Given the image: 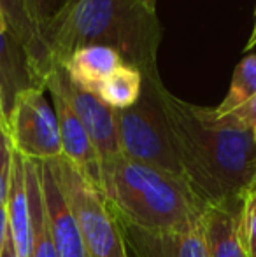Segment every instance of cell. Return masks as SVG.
Wrapping results in <instances>:
<instances>
[{"instance_id":"1","label":"cell","mask_w":256,"mask_h":257,"mask_svg":"<svg viewBox=\"0 0 256 257\" xmlns=\"http://www.w3.org/2000/svg\"><path fill=\"white\" fill-rule=\"evenodd\" d=\"M163 112L185 180L204 205L239 203L256 180V135L232 114L172 95L160 77L142 81Z\"/></svg>"},{"instance_id":"2","label":"cell","mask_w":256,"mask_h":257,"mask_svg":"<svg viewBox=\"0 0 256 257\" xmlns=\"http://www.w3.org/2000/svg\"><path fill=\"white\" fill-rule=\"evenodd\" d=\"M44 37L55 68H62L77 49L107 46L139 70L142 81L160 77V23L140 0H62L46 18Z\"/></svg>"},{"instance_id":"3","label":"cell","mask_w":256,"mask_h":257,"mask_svg":"<svg viewBox=\"0 0 256 257\" xmlns=\"http://www.w3.org/2000/svg\"><path fill=\"white\" fill-rule=\"evenodd\" d=\"M102 189L118 219L147 231H186L205 205L183 179L116 156L100 163Z\"/></svg>"},{"instance_id":"4","label":"cell","mask_w":256,"mask_h":257,"mask_svg":"<svg viewBox=\"0 0 256 257\" xmlns=\"http://www.w3.org/2000/svg\"><path fill=\"white\" fill-rule=\"evenodd\" d=\"M49 165L79 224L88 257H128L120 222L102 191L63 156Z\"/></svg>"},{"instance_id":"5","label":"cell","mask_w":256,"mask_h":257,"mask_svg":"<svg viewBox=\"0 0 256 257\" xmlns=\"http://www.w3.org/2000/svg\"><path fill=\"white\" fill-rule=\"evenodd\" d=\"M114 121L123 158L185 180L163 112L149 88L135 105L114 110Z\"/></svg>"},{"instance_id":"6","label":"cell","mask_w":256,"mask_h":257,"mask_svg":"<svg viewBox=\"0 0 256 257\" xmlns=\"http://www.w3.org/2000/svg\"><path fill=\"white\" fill-rule=\"evenodd\" d=\"M13 149L34 161L62 158V139L53 103L42 88H27L13 100L4 122Z\"/></svg>"},{"instance_id":"7","label":"cell","mask_w":256,"mask_h":257,"mask_svg":"<svg viewBox=\"0 0 256 257\" xmlns=\"http://www.w3.org/2000/svg\"><path fill=\"white\" fill-rule=\"evenodd\" d=\"M0 9L7 32L27 56L35 84L44 89L46 77L55 67L44 37L46 16L37 0H0Z\"/></svg>"},{"instance_id":"8","label":"cell","mask_w":256,"mask_h":257,"mask_svg":"<svg viewBox=\"0 0 256 257\" xmlns=\"http://www.w3.org/2000/svg\"><path fill=\"white\" fill-rule=\"evenodd\" d=\"M53 79L58 89L63 93L65 100L75 112L81 124L84 126L93 147L100 158V163L113 159L120 154L118 146L116 121H114V108L106 105L99 96L90 95L82 89L75 88L68 77L65 75L63 68H55L48 74Z\"/></svg>"},{"instance_id":"9","label":"cell","mask_w":256,"mask_h":257,"mask_svg":"<svg viewBox=\"0 0 256 257\" xmlns=\"http://www.w3.org/2000/svg\"><path fill=\"white\" fill-rule=\"evenodd\" d=\"M118 222L128 257H207L202 220L186 231H147L121 219Z\"/></svg>"},{"instance_id":"10","label":"cell","mask_w":256,"mask_h":257,"mask_svg":"<svg viewBox=\"0 0 256 257\" xmlns=\"http://www.w3.org/2000/svg\"><path fill=\"white\" fill-rule=\"evenodd\" d=\"M44 89H48L53 100L56 121L60 128V139H62V153L67 161H70L79 172L84 175L86 180L100 189L102 177H100V158L86 133L84 126L77 119L75 112L65 100L63 93L58 86L53 82L51 77H46ZM102 191V189H100Z\"/></svg>"},{"instance_id":"11","label":"cell","mask_w":256,"mask_h":257,"mask_svg":"<svg viewBox=\"0 0 256 257\" xmlns=\"http://www.w3.org/2000/svg\"><path fill=\"white\" fill-rule=\"evenodd\" d=\"M41 189L49 233L58 257H88L79 224L65 200L49 161H41Z\"/></svg>"},{"instance_id":"12","label":"cell","mask_w":256,"mask_h":257,"mask_svg":"<svg viewBox=\"0 0 256 257\" xmlns=\"http://www.w3.org/2000/svg\"><path fill=\"white\" fill-rule=\"evenodd\" d=\"M240 208L242 201L205 205L202 229L207 257H249L240 229Z\"/></svg>"},{"instance_id":"13","label":"cell","mask_w":256,"mask_h":257,"mask_svg":"<svg viewBox=\"0 0 256 257\" xmlns=\"http://www.w3.org/2000/svg\"><path fill=\"white\" fill-rule=\"evenodd\" d=\"M123 63L120 53L107 46L77 49L63 63V72L75 88L99 96L106 79Z\"/></svg>"},{"instance_id":"14","label":"cell","mask_w":256,"mask_h":257,"mask_svg":"<svg viewBox=\"0 0 256 257\" xmlns=\"http://www.w3.org/2000/svg\"><path fill=\"white\" fill-rule=\"evenodd\" d=\"M7 224L9 234L14 241L20 257H28L30 250V205H28L27 172H25V158L13 153L11 166V186L7 196Z\"/></svg>"},{"instance_id":"15","label":"cell","mask_w":256,"mask_h":257,"mask_svg":"<svg viewBox=\"0 0 256 257\" xmlns=\"http://www.w3.org/2000/svg\"><path fill=\"white\" fill-rule=\"evenodd\" d=\"M27 88H39L34 81L27 56L9 32H0V96L4 103V122L14 96Z\"/></svg>"},{"instance_id":"16","label":"cell","mask_w":256,"mask_h":257,"mask_svg":"<svg viewBox=\"0 0 256 257\" xmlns=\"http://www.w3.org/2000/svg\"><path fill=\"white\" fill-rule=\"evenodd\" d=\"M28 205H30V250L28 257H58L49 233L41 189V161L25 158Z\"/></svg>"},{"instance_id":"17","label":"cell","mask_w":256,"mask_h":257,"mask_svg":"<svg viewBox=\"0 0 256 257\" xmlns=\"http://www.w3.org/2000/svg\"><path fill=\"white\" fill-rule=\"evenodd\" d=\"M142 95V74L128 65H121L106 79L99 98L114 110L128 108Z\"/></svg>"},{"instance_id":"18","label":"cell","mask_w":256,"mask_h":257,"mask_svg":"<svg viewBox=\"0 0 256 257\" xmlns=\"http://www.w3.org/2000/svg\"><path fill=\"white\" fill-rule=\"evenodd\" d=\"M256 95V54L246 56L233 70L230 89L223 102L214 108L216 114H230Z\"/></svg>"},{"instance_id":"19","label":"cell","mask_w":256,"mask_h":257,"mask_svg":"<svg viewBox=\"0 0 256 257\" xmlns=\"http://www.w3.org/2000/svg\"><path fill=\"white\" fill-rule=\"evenodd\" d=\"M240 229L249 257H256V193L249 189L242 198L240 208Z\"/></svg>"},{"instance_id":"20","label":"cell","mask_w":256,"mask_h":257,"mask_svg":"<svg viewBox=\"0 0 256 257\" xmlns=\"http://www.w3.org/2000/svg\"><path fill=\"white\" fill-rule=\"evenodd\" d=\"M13 144L6 128L0 126V208H6L11 186V166H13Z\"/></svg>"},{"instance_id":"21","label":"cell","mask_w":256,"mask_h":257,"mask_svg":"<svg viewBox=\"0 0 256 257\" xmlns=\"http://www.w3.org/2000/svg\"><path fill=\"white\" fill-rule=\"evenodd\" d=\"M240 124H244L246 128L253 130L256 135V95L253 98H249L246 103H242L239 108H235L233 112H230Z\"/></svg>"},{"instance_id":"22","label":"cell","mask_w":256,"mask_h":257,"mask_svg":"<svg viewBox=\"0 0 256 257\" xmlns=\"http://www.w3.org/2000/svg\"><path fill=\"white\" fill-rule=\"evenodd\" d=\"M7 233H9V224H7V210L0 208V257H2L4 247H6Z\"/></svg>"},{"instance_id":"23","label":"cell","mask_w":256,"mask_h":257,"mask_svg":"<svg viewBox=\"0 0 256 257\" xmlns=\"http://www.w3.org/2000/svg\"><path fill=\"white\" fill-rule=\"evenodd\" d=\"M2 257H20V254H18L16 247H14V241H13V238H11L9 233H7V240H6V247H4Z\"/></svg>"},{"instance_id":"24","label":"cell","mask_w":256,"mask_h":257,"mask_svg":"<svg viewBox=\"0 0 256 257\" xmlns=\"http://www.w3.org/2000/svg\"><path fill=\"white\" fill-rule=\"evenodd\" d=\"M37 4H39L42 14H44L46 18H48L49 14L55 13V9H56V6H55L56 2H55V0H37Z\"/></svg>"},{"instance_id":"25","label":"cell","mask_w":256,"mask_h":257,"mask_svg":"<svg viewBox=\"0 0 256 257\" xmlns=\"http://www.w3.org/2000/svg\"><path fill=\"white\" fill-rule=\"evenodd\" d=\"M254 46H256V16H254V27H253V32H251L249 41H247V44H246V51H249V49H253Z\"/></svg>"},{"instance_id":"26","label":"cell","mask_w":256,"mask_h":257,"mask_svg":"<svg viewBox=\"0 0 256 257\" xmlns=\"http://www.w3.org/2000/svg\"><path fill=\"white\" fill-rule=\"evenodd\" d=\"M140 2H142L147 9H151V11H154V13H156V2H158V0H140Z\"/></svg>"},{"instance_id":"27","label":"cell","mask_w":256,"mask_h":257,"mask_svg":"<svg viewBox=\"0 0 256 257\" xmlns=\"http://www.w3.org/2000/svg\"><path fill=\"white\" fill-rule=\"evenodd\" d=\"M0 32H7V27H6V20H4L2 9H0Z\"/></svg>"},{"instance_id":"28","label":"cell","mask_w":256,"mask_h":257,"mask_svg":"<svg viewBox=\"0 0 256 257\" xmlns=\"http://www.w3.org/2000/svg\"><path fill=\"white\" fill-rule=\"evenodd\" d=\"M0 115H2V119H4V103H2V96H0Z\"/></svg>"},{"instance_id":"29","label":"cell","mask_w":256,"mask_h":257,"mask_svg":"<svg viewBox=\"0 0 256 257\" xmlns=\"http://www.w3.org/2000/svg\"><path fill=\"white\" fill-rule=\"evenodd\" d=\"M251 189H253L254 193H256V180H254V184H253V187H251Z\"/></svg>"},{"instance_id":"30","label":"cell","mask_w":256,"mask_h":257,"mask_svg":"<svg viewBox=\"0 0 256 257\" xmlns=\"http://www.w3.org/2000/svg\"><path fill=\"white\" fill-rule=\"evenodd\" d=\"M0 126H4V119H2V115H0Z\"/></svg>"}]
</instances>
